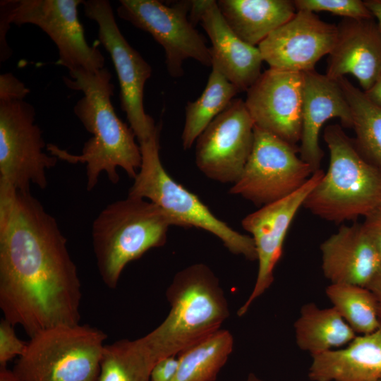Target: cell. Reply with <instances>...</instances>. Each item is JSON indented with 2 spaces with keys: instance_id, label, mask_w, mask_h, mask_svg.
I'll list each match as a JSON object with an SVG mask.
<instances>
[{
  "instance_id": "cell-28",
  "label": "cell",
  "mask_w": 381,
  "mask_h": 381,
  "mask_svg": "<svg viewBox=\"0 0 381 381\" xmlns=\"http://www.w3.org/2000/svg\"><path fill=\"white\" fill-rule=\"evenodd\" d=\"M155 364L136 339H121L105 344L98 381H150Z\"/></svg>"
},
{
  "instance_id": "cell-14",
  "label": "cell",
  "mask_w": 381,
  "mask_h": 381,
  "mask_svg": "<svg viewBox=\"0 0 381 381\" xmlns=\"http://www.w3.org/2000/svg\"><path fill=\"white\" fill-rule=\"evenodd\" d=\"M322 169L315 171L297 190L246 216L243 228L252 235L258 262V274L253 289L237 312L243 316L253 303L262 295L274 281V270L280 260L285 238L297 212L310 193L324 175Z\"/></svg>"
},
{
  "instance_id": "cell-36",
  "label": "cell",
  "mask_w": 381,
  "mask_h": 381,
  "mask_svg": "<svg viewBox=\"0 0 381 381\" xmlns=\"http://www.w3.org/2000/svg\"><path fill=\"white\" fill-rule=\"evenodd\" d=\"M366 288L373 294L381 306V267Z\"/></svg>"
},
{
  "instance_id": "cell-15",
  "label": "cell",
  "mask_w": 381,
  "mask_h": 381,
  "mask_svg": "<svg viewBox=\"0 0 381 381\" xmlns=\"http://www.w3.org/2000/svg\"><path fill=\"white\" fill-rule=\"evenodd\" d=\"M246 92L245 104L255 126L293 145L301 140L303 73L270 68Z\"/></svg>"
},
{
  "instance_id": "cell-19",
  "label": "cell",
  "mask_w": 381,
  "mask_h": 381,
  "mask_svg": "<svg viewBox=\"0 0 381 381\" xmlns=\"http://www.w3.org/2000/svg\"><path fill=\"white\" fill-rule=\"evenodd\" d=\"M339 118L344 127L352 128L349 105L337 80L315 70L303 72L302 132L300 157L314 171L320 169L323 152L319 145V133L324 123Z\"/></svg>"
},
{
  "instance_id": "cell-12",
  "label": "cell",
  "mask_w": 381,
  "mask_h": 381,
  "mask_svg": "<svg viewBox=\"0 0 381 381\" xmlns=\"http://www.w3.org/2000/svg\"><path fill=\"white\" fill-rule=\"evenodd\" d=\"M191 1L171 6L157 0H121L116 10L119 18L148 32L164 49L169 73L183 74L182 64L193 59L212 66V56L204 39L188 20Z\"/></svg>"
},
{
  "instance_id": "cell-37",
  "label": "cell",
  "mask_w": 381,
  "mask_h": 381,
  "mask_svg": "<svg viewBox=\"0 0 381 381\" xmlns=\"http://www.w3.org/2000/svg\"><path fill=\"white\" fill-rule=\"evenodd\" d=\"M0 381H23L13 370L0 367Z\"/></svg>"
},
{
  "instance_id": "cell-26",
  "label": "cell",
  "mask_w": 381,
  "mask_h": 381,
  "mask_svg": "<svg viewBox=\"0 0 381 381\" xmlns=\"http://www.w3.org/2000/svg\"><path fill=\"white\" fill-rule=\"evenodd\" d=\"M337 81L350 107L358 148L381 170V107L345 76Z\"/></svg>"
},
{
  "instance_id": "cell-29",
  "label": "cell",
  "mask_w": 381,
  "mask_h": 381,
  "mask_svg": "<svg viewBox=\"0 0 381 381\" xmlns=\"http://www.w3.org/2000/svg\"><path fill=\"white\" fill-rule=\"evenodd\" d=\"M294 2L297 11H326L351 19L373 18L364 1L361 0H294Z\"/></svg>"
},
{
  "instance_id": "cell-6",
  "label": "cell",
  "mask_w": 381,
  "mask_h": 381,
  "mask_svg": "<svg viewBox=\"0 0 381 381\" xmlns=\"http://www.w3.org/2000/svg\"><path fill=\"white\" fill-rule=\"evenodd\" d=\"M160 126L147 140L139 143L142 162L128 195L147 199L159 206L176 224L196 227L217 237L231 253L257 260L251 236L230 227L210 210L194 193L176 182L163 167L159 157Z\"/></svg>"
},
{
  "instance_id": "cell-39",
  "label": "cell",
  "mask_w": 381,
  "mask_h": 381,
  "mask_svg": "<svg viewBox=\"0 0 381 381\" xmlns=\"http://www.w3.org/2000/svg\"><path fill=\"white\" fill-rule=\"evenodd\" d=\"M378 314H379L380 318H381V306L380 305H379L378 306Z\"/></svg>"
},
{
  "instance_id": "cell-7",
  "label": "cell",
  "mask_w": 381,
  "mask_h": 381,
  "mask_svg": "<svg viewBox=\"0 0 381 381\" xmlns=\"http://www.w3.org/2000/svg\"><path fill=\"white\" fill-rule=\"evenodd\" d=\"M106 339L88 325L51 327L30 337L13 370L23 381H98Z\"/></svg>"
},
{
  "instance_id": "cell-41",
  "label": "cell",
  "mask_w": 381,
  "mask_h": 381,
  "mask_svg": "<svg viewBox=\"0 0 381 381\" xmlns=\"http://www.w3.org/2000/svg\"><path fill=\"white\" fill-rule=\"evenodd\" d=\"M379 381H381V380H379Z\"/></svg>"
},
{
  "instance_id": "cell-31",
  "label": "cell",
  "mask_w": 381,
  "mask_h": 381,
  "mask_svg": "<svg viewBox=\"0 0 381 381\" xmlns=\"http://www.w3.org/2000/svg\"><path fill=\"white\" fill-rule=\"evenodd\" d=\"M30 89L11 73L0 75V100L24 99Z\"/></svg>"
},
{
  "instance_id": "cell-17",
  "label": "cell",
  "mask_w": 381,
  "mask_h": 381,
  "mask_svg": "<svg viewBox=\"0 0 381 381\" xmlns=\"http://www.w3.org/2000/svg\"><path fill=\"white\" fill-rule=\"evenodd\" d=\"M190 23L200 21L212 43V66L238 91H247L261 75L258 47L241 40L223 18L217 1H191Z\"/></svg>"
},
{
  "instance_id": "cell-40",
  "label": "cell",
  "mask_w": 381,
  "mask_h": 381,
  "mask_svg": "<svg viewBox=\"0 0 381 381\" xmlns=\"http://www.w3.org/2000/svg\"><path fill=\"white\" fill-rule=\"evenodd\" d=\"M380 206H381V198H380Z\"/></svg>"
},
{
  "instance_id": "cell-33",
  "label": "cell",
  "mask_w": 381,
  "mask_h": 381,
  "mask_svg": "<svg viewBox=\"0 0 381 381\" xmlns=\"http://www.w3.org/2000/svg\"><path fill=\"white\" fill-rule=\"evenodd\" d=\"M365 217L363 226L381 259V206Z\"/></svg>"
},
{
  "instance_id": "cell-3",
  "label": "cell",
  "mask_w": 381,
  "mask_h": 381,
  "mask_svg": "<svg viewBox=\"0 0 381 381\" xmlns=\"http://www.w3.org/2000/svg\"><path fill=\"white\" fill-rule=\"evenodd\" d=\"M170 310L162 322L136 339L155 362L180 354L219 330L229 316L218 278L204 263L178 272L166 291Z\"/></svg>"
},
{
  "instance_id": "cell-5",
  "label": "cell",
  "mask_w": 381,
  "mask_h": 381,
  "mask_svg": "<svg viewBox=\"0 0 381 381\" xmlns=\"http://www.w3.org/2000/svg\"><path fill=\"white\" fill-rule=\"evenodd\" d=\"M323 138L329 151L328 170L303 207L335 223L366 217L380 207L381 170L361 156L339 125L327 126Z\"/></svg>"
},
{
  "instance_id": "cell-22",
  "label": "cell",
  "mask_w": 381,
  "mask_h": 381,
  "mask_svg": "<svg viewBox=\"0 0 381 381\" xmlns=\"http://www.w3.org/2000/svg\"><path fill=\"white\" fill-rule=\"evenodd\" d=\"M217 4L233 32L255 47L297 11L290 0H219Z\"/></svg>"
},
{
  "instance_id": "cell-9",
  "label": "cell",
  "mask_w": 381,
  "mask_h": 381,
  "mask_svg": "<svg viewBox=\"0 0 381 381\" xmlns=\"http://www.w3.org/2000/svg\"><path fill=\"white\" fill-rule=\"evenodd\" d=\"M35 115L25 99L0 100V185L21 191L47 186V171L58 159L44 152Z\"/></svg>"
},
{
  "instance_id": "cell-27",
  "label": "cell",
  "mask_w": 381,
  "mask_h": 381,
  "mask_svg": "<svg viewBox=\"0 0 381 381\" xmlns=\"http://www.w3.org/2000/svg\"><path fill=\"white\" fill-rule=\"evenodd\" d=\"M325 292L332 307L356 333L370 334L381 326L379 303L368 288L349 284H331Z\"/></svg>"
},
{
  "instance_id": "cell-10",
  "label": "cell",
  "mask_w": 381,
  "mask_h": 381,
  "mask_svg": "<svg viewBox=\"0 0 381 381\" xmlns=\"http://www.w3.org/2000/svg\"><path fill=\"white\" fill-rule=\"evenodd\" d=\"M297 148L254 126V140L244 169L229 188L255 205L264 206L293 193L315 172L297 155Z\"/></svg>"
},
{
  "instance_id": "cell-23",
  "label": "cell",
  "mask_w": 381,
  "mask_h": 381,
  "mask_svg": "<svg viewBox=\"0 0 381 381\" xmlns=\"http://www.w3.org/2000/svg\"><path fill=\"white\" fill-rule=\"evenodd\" d=\"M294 329L298 346L311 356L347 344L356 337L334 307L320 308L313 303L302 306Z\"/></svg>"
},
{
  "instance_id": "cell-1",
  "label": "cell",
  "mask_w": 381,
  "mask_h": 381,
  "mask_svg": "<svg viewBox=\"0 0 381 381\" xmlns=\"http://www.w3.org/2000/svg\"><path fill=\"white\" fill-rule=\"evenodd\" d=\"M81 284L56 219L30 190L0 185V308L31 337L80 319Z\"/></svg>"
},
{
  "instance_id": "cell-34",
  "label": "cell",
  "mask_w": 381,
  "mask_h": 381,
  "mask_svg": "<svg viewBox=\"0 0 381 381\" xmlns=\"http://www.w3.org/2000/svg\"><path fill=\"white\" fill-rule=\"evenodd\" d=\"M364 92L373 102L381 107V74L371 87Z\"/></svg>"
},
{
  "instance_id": "cell-16",
  "label": "cell",
  "mask_w": 381,
  "mask_h": 381,
  "mask_svg": "<svg viewBox=\"0 0 381 381\" xmlns=\"http://www.w3.org/2000/svg\"><path fill=\"white\" fill-rule=\"evenodd\" d=\"M337 32V25L322 20L315 13L297 11L258 47L271 68L303 73L315 70L316 63L330 53Z\"/></svg>"
},
{
  "instance_id": "cell-13",
  "label": "cell",
  "mask_w": 381,
  "mask_h": 381,
  "mask_svg": "<svg viewBox=\"0 0 381 381\" xmlns=\"http://www.w3.org/2000/svg\"><path fill=\"white\" fill-rule=\"evenodd\" d=\"M254 126L245 102L234 99L196 140L195 164L199 170L213 181L235 183L251 152Z\"/></svg>"
},
{
  "instance_id": "cell-8",
  "label": "cell",
  "mask_w": 381,
  "mask_h": 381,
  "mask_svg": "<svg viewBox=\"0 0 381 381\" xmlns=\"http://www.w3.org/2000/svg\"><path fill=\"white\" fill-rule=\"evenodd\" d=\"M83 0H1L0 1V51L11 50L6 41L10 25L32 24L39 27L56 44L57 64L68 71H96L104 68L105 59L90 46L78 18Z\"/></svg>"
},
{
  "instance_id": "cell-18",
  "label": "cell",
  "mask_w": 381,
  "mask_h": 381,
  "mask_svg": "<svg viewBox=\"0 0 381 381\" xmlns=\"http://www.w3.org/2000/svg\"><path fill=\"white\" fill-rule=\"evenodd\" d=\"M337 29L326 75L337 80L351 74L365 92L381 74V32L377 22L374 18H345Z\"/></svg>"
},
{
  "instance_id": "cell-35",
  "label": "cell",
  "mask_w": 381,
  "mask_h": 381,
  "mask_svg": "<svg viewBox=\"0 0 381 381\" xmlns=\"http://www.w3.org/2000/svg\"><path fill=\"white\" fill-rule=\"evenodd\" d=\"M367 8L371 13L381 32V0H365Z\"/></svg>"
},
{
  "instance_id": "cell-11",
  "label": "cell",
  "mask_w": 381,
  "mask_h": 381,
  "mask_svg": "<svg viewBox=\"0 0 381 381\" xmlns=\"http://www.w3.org/2000/svg\"><path fill=\"white\" fill-rule=\"evenodd\" d=\"M83 6L85 16L97 23L99 42L111 58L120 86L121 108L140 143L159 126L145 113L143 106L144 87L152 74L151 66L121 33L109 1H83Z\"/></svg>"
},
{
  "instance_id": "cell-32",
  "label": "cell",
  "mask_w": 381,
  "mask_h": 381,
  "mask_svg": "<svg viewBox=\"0 0 381 381\" xmlns=\"http://www.w3.org/2000/svg\"><path fill=\"white\" fill-rule=\"evenodd\" d=\"M179 367V359L169 356L159 360L154 365L150 375V381H172Z\"/></svg>"
},
{
  "instance_id": "cell-2",
  "label": "cell",
  "mask_w": 381,
  "mask_h": 381,
  "mask_svg": "<svg viewBox=\"0 0 381 381\" xmlns=\"http://www.w3.org/2000/svg\"><path fill=\"white\" fill-rule=\"evenodd\" d=\"M111 73L104 67L96 71L76 69L63 78L71 90L83 93L73 112L87 131L92 135L80 155H73L55 144H47L46 150L58 159L70 164H85L86 188L96 186L105 172L114 184L119 181L118 168L134 179L142 162L139 144L130 126L117 116L111 102L114 85Z\"/></svg>"
},
{
  "instance_id": "cell-24",
  "label": "cell",
  "mask_w": 381,
  "mask_h": 381,
  "mask_svg": "<svg viewBox=\"0 0 381 381\" xmlns=\"http://www.w3.org/2000/svg\"><path fill=\"white\" fill-rule=\"evenodd\" d=\"M233 348L231 333L220 329L179 354L172 381H214Z\"/></svg>"
},
{
  "instance_id": "cell-38",
  "label": "cell",
  "mask_w": 381,
  "mask_h": 381,
  "mask_svg": "<svg viewBox=\"0 0 381 381\" xmlns=\"http://www.w3.org/2000/svg\"><path fill=\"white\" fill-rule=\"evenodd\" d=\"M245 381H264L257 377L254 373H250Z\"/></svg>"
},
{
  "instance_id": "cell-30",
  "label": "cell",
  "mask_w": 381,
  "mask_h": 381,
  "mask_svg": "<svg viewBox=\"0 0 381 381\" xmlns=\"http://www.w3.org/2000/svg\"><path fill=\"white\" fill-rule=\"evenodd\" d=\"M28 343L20 340L14 331V326L6 319L0 322V367L16 356H21L27 349Z\"/></svg>"
},
{
  "instance_id": "cell-21",
  "label": "cell",
  "mask_w": 381,
  "mask_h": 381,
  "mask_svg": "<svg viewBox=\"0 0 381 381\" xmlns=\"http://www.w3.org/2000/svg\"><path fill=\"white\" fill-rule=\"evenodd\" d=\"M311 381L381 380V326L356 336L348 346L312 356Z\"/></svg>"
},
{
  "instance_id": "cell-4",
  "label": "cell",
  "mask_w": 381,
  "mask_h": 381,
  "mask_svg": "<svg viewBox=\"0 0 381 381\" xmlns=\"http://www.w3.org/2000/svg\"><path fill=\"white\" fill-rule=\"evenodd\" d=\"M176 222L155 203L127 196L104 207L94 219L91 236L100 277L109 289L117 287L131 262L147 250L162 247Z\"/></svg>"
},
{
  "instance_id": "cell-25",
  "label": "cell",
  "mask_w": 381,
  "mask_h": 381,
  "mask_svg": "<svg viewBox=\"0 0 381 381\" xmlns=\"http://www.w3.org/2000/svg\"><path fill=\"white\" fill-rule=\"evenodd\" d=\"M207 85L201 95L186 107V118L181 135L185 150L192 147L211 121L234 99L238 90L216 68L212 66Z\"/></svg>"
},
{
  "instance_id": "cell-20",
  "label": "cell",
  "mask_w": 381,
  "mask_h": 381,
  "mask_svg": "<svg viewBox=\"0 0 381 381\" xmlns=\"http://www.w3.org/2000/svg\"><path fill=\"white\" fill-rule=\"evenodd\" d=\"M322 269L331 284L367 287L381 259L363 224L342 225L320 245Z\"/></svg>"
}]
</instances>
